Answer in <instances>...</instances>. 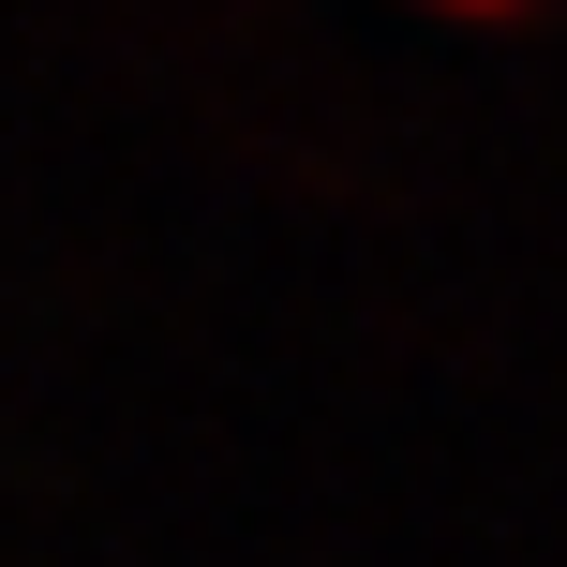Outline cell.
I'll list each match as a JSON object with an SVG mask.
<instances>
[{
    "mask_svg": "<svg viewBox=\"0 0 567 567\" xmlns=\"http://www.w3.org/2000/svg\"><path fill=\"white\" fill-rule=\"evenodd\" d=\"M449 16H523V0H449Z\"/></svg>",
    "mask_w": 567,
    "mask_h": 567,
    "instance_id": "6da1fadb",
    "label": "cell"
}]
</instances>
